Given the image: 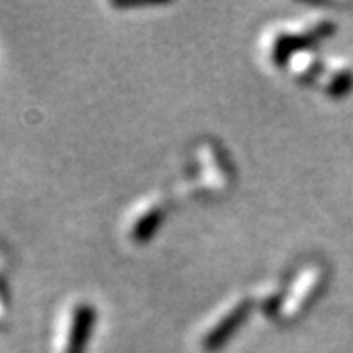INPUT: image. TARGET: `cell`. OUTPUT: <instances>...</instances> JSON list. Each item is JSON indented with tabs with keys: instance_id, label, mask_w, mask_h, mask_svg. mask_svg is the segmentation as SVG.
Returning a JSON list of instances; mask_svg holds the SVG:
<instances>
[{
	"instance_id": "obj_1",
	"label": "cell",
	"mask_w": 353,
	"mask_h": 353,
	"mask_svg": "<svg viewBox=\"0 0 353 353\" xmlns=\"http://www.w3.org/2000/svg\"><path fill=\"white\" fill-rule=\"evenodd\" d=\"M97 324V310L88 303L77 304L71 314V324H69V334H67V343H65V353H87L88 341L92 338Z\"/></svg>"
},
{
	"instance_id": "obj_3",
	"label": "cell",
	"mask_w": 353,
	"mask_h": 353,
	"mask_svg": "<svg viewBox=\"0 0 353 353\" xmlns=\"http://www.w3.org/2000/svg\"><path fill=\"white\" fill-rule=\"evenodd\" d=\"M157 226H159V214H148L139 220L136 230H132V234H136L138 240H148L152 238L153 230Z\"/></svg>"
},
{
	"instance_id": "obj_2",
	"label": "cell",
	"mask_w": 353,
	"mask_h": 353,
	"mask_svg": "<svg viewBox=\"0 0 353 353\" xmlns=\"http://www.w3.org/2000/svg\"><path fill=\"white\" fill-rule=\"evenodd\" d=\"M245 314H248V306H238L236 310H232L230 314L216 326L210 334H208V338L204 340V347L208 350V352H214L218 347H222V343L236 332V328L240 326L241 322L245 320Z\"/></svg>"
},
{
	"instance_id": "obj_4",
	"label": "cell",
	"mask_w": 353,
	"mask_h": 353,
	"mask_svg": "<svg viewBox=\"0 0 353 353\" xmlns=\"http://www.w3.org/2000/svg\"><path fill=\"white\" fill-rule=\"evenodd\" d=\"M10 292H8V283H4V279L0 277V301L4 304H8Z\"/></svg>"
}]
</instances>
